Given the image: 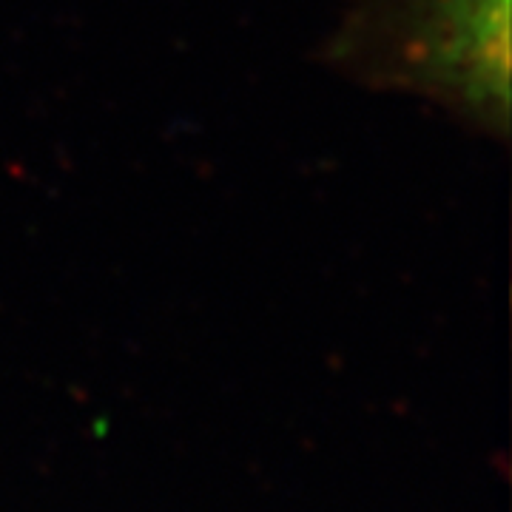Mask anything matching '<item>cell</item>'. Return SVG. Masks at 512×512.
Wrapping results in <instances>:
<instances>
[{
	"mask_svg": "<svg viewBox=\"0 0 512 512\" xmlns=\"http://www.w3.org/2000/svg\"><path fill=\"white\" fill-rule=\"evenodd\" d=\"M512 0H345L319 46L330 72L410 94L470 134L510 140Z\"/></svg>",
	"mask_w": 512,
	"mask_h": 512,
	"instance_id": "cell-1",
	"label": "cell"
}]
</instances>
